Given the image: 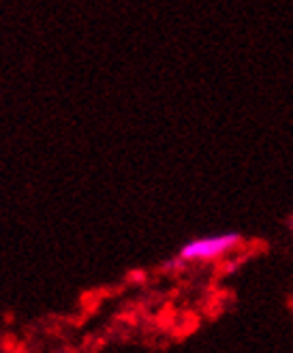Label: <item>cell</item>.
<instances>
[{
  "mask_svg": "<svg viewBox=\"0 0 293 353\" xmlns=\"http://www.w3.org/2000/svg\"><path fill=\"white\" fill-rule=\"evenodd\" d=\"M242 236L238 232H223L212 236H201L195 240H188L180 248V259L182 261H214L240 246Z\"/></svg>",
  "mask_w": 293,
  "mask_h": 353,
  "instance_id": "1",
  "label": "cell"
}]
</instances>
